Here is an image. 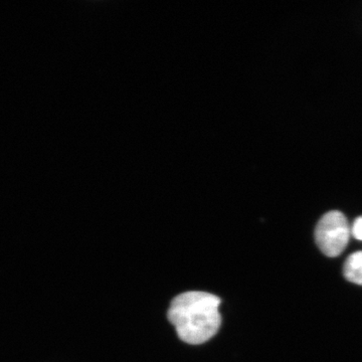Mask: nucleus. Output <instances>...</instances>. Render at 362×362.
I'll use <instances>...</instances> for the list:
<instances>
[{
    "instance_id": "nucleus-1",
    "label": "nucleus",
    "mask_w": 362,
    "mask_h": 362,
    "mask_svg": "<svg viewBox=\"0 0 362 362\" xmlns=\"http://www.w3.org/2000/svg\"><path fill=\"white\" fill-rule=\"evenodd\" d=\"M221 303V298L211 293H181L171 301L168 318L183 342L190 345L204 344L220 330Z\"/></svg>"
},
{
    "instance_id": "nucleus-2",
    "label": "nucleus",
    "mask_w": 362,
    "mask_h": 362,
    "mask_svg": "<svg viewBox=\"0 0 362 362\" xmlns=\"http://www.w3.org/2000/svg\"><path fill=\"white\" fill-rule=\"evenodd\" d=\"M351 228L344 214L338 211L324 214L317 223V246L330 258L339 256L349 245Z\"/></svg>"
},
{
    "instance_id": "nucleus-3",
    "label": "nucleus",
    "mask_w": 362,
    "mask_h": 362,
    "mask_svg": "<svg viewBox=\"0 0 362 362\" xmlns=\"http://www.w3.org/2000/svg\"><path fill=\"white\" fill-rule=\"evenodd\" d=\"M343 273L349 282L362 286V251L350 255L345 262Z\"/></svg>"
},
{
    "instance_id": "nucleus-4",
    "label": "nucleus",
    "mask_w": 362,
    "mask_h": 362,
    "mask_svg": "<svg viewBox=\"0 0 362 362\" xmlns=\"http://www.w3.org/2000/svg\"><path fill=\"white\" fill-rule=\"evenodd\" d=\"M351 235L362 242V216L357 218L351 226Z\"/></svg>"
}]
</instances>
